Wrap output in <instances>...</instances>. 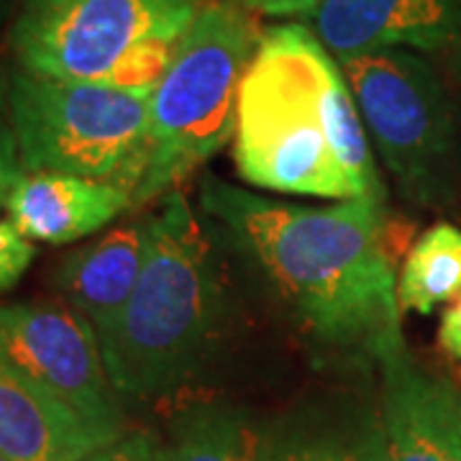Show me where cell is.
Instances as JSON below:
<instances>
[{"label": "cell", "mask_w": 461, "mask_h": 461, "mask_svg": "<svg viewBox=\"0 0 461 461\" xmlns=\"http://www.w3.org/2000/svg\"><path fill=\"white\" fill-rule=\"evenodd\" d=\"M200 205L318 339L372 351L402 330L384 195L300 205L208 177Z\"/></svg>", "instance_id": "6da1fadb"}, {"label": "cell", "mask_w": 461, "mask_h": 461, "mask_svg": "<svg viewBox=\"0 0 461 461\" xmlns=\"http://www.w3.org/2000/svg\"><path fill=\"white\" fill-rule=\"evenodd\" d=\"M233 165L244 182L280 195H384L341 65L313 29L262 33L241 85Z\"/></svg>", "instance_id": "7a4b0ae2"}, {"label": "cell", "mask_w": 461, "mask_h": 461, "mask_svg": "<svg viewBox=\"0 0 461 461\" xmlns=\"http://www.w3.org/2000/svg\"><path fill=\"white\" fill-rule=\"evenodd\" d=\"M223 321V282L211 233L180 190L151 213L141 277L100 354L118 395L165 397L182 387L213 351Z\"/></svg>", "instance_id": "3957f363"}, {"label": "cell", "mask_w": 461, "mask_h": 461, "mask_svg": "<svg viewBox=\"0 0 461 461\" xmlns=\"http://www.w3.org/2000/svg\"><path fill=\"white\" fill-rule=\"evenodd\" d=\"M259 39L241 5L213 0L200 8L149 95L151 151L133 205L172 193L233 139L241 85Z\"/></svg>", "instance_id": "277c9868"}, {"label": "cell", "mask_w": 461, "mask_h": 461, "mask_svg": "<svg viewBox=\"0 0 461 461\" xmlns=\"http://www.w3.org/2000/svg\"><path fill=\"white\" fill-rule=\"evenodd\" d=\"M11 115L26 172H67L136 193L149 167V95L103 83L11 72Z\"/></svg>", "instance_id": "5b68a950"}, {"label": "cell", "mask_w": 461, "mask_h": 461, "mask_svg": "<svg viewBox=\"0 0 461 461\" xmlns=\"http://www.w3.org/2000/svg\"><path fill=\"white\" fill-rule=\"evenodd\" d=\"M364 129L400 193L438 208L454 195L459 136L454 103L436 69L411 50L339 59Z\"/></svg>", "instance_id": "8992f818"}, {"label": "cell", "mask_w": 461, "mask_h": 461, "mask_svg": "<svg viewBox=\"0 0 461 461\" xmlns=\"http://www.w3.org/2000/svg\"><path fill=\"white\" fill-rule=\"evenodd\" d=\"M205 0H23L11 26L21 69L105 83L115 65L154 36H182Z\"/></svg>", "instance_id": "52a82bcc"}, {"label": "cell", "mask_w": 461, "mask_h": 461, "mask_svg": "<svg viewBox=\"0 0 461 461\" xmlns=\"http://www.w3.org/2000/svg\"><path fill=\"white\" fill-rule=\"evenodd\" d=\"M0 354L77 412L103 441L126 433L98 333L75 308L44 300L0 303Z\"/></svg>", "instance_id": "ba28073f"}, {"label": "cell", "mask_w": 461, "mask_h": 461, "mask_svg": "<svg viewBox=\"0 0 461 461\" xmlns=\"http://www.w3.org/2000/svg\"><path fill=\"white\" fill-rule=\"evenodd\" d=\"M382 375V430L390 461H461V393L429 375L402 330L372 348Z\"/></svg>", "instance_id": "9c48e42d"}, {"label": "cell", "mask_w": 461, "mask_h": 461, "mask_svg": "<svg viewBox=\"0 0 461 461\" xmlns=\"http://www.w3.org/2000/svg\"><path fill=\"white\" fill-rule=\"evenodd\" d=\"M308 18L336 59L379 50L438 51L461 41V0H318Z\"/></svg>", "instance_id": "30bf717a"}, {"label": "cell", "mask_w": 461, "mask_h": 461, "mask_svg": "<svg viewBox=\"0 0 461 461\" xmlns=\"http://www.w3.org/2000/svg\"><path fill=\"white\" fill-rule=\"evenodd\" d=\"M133 205V193L113 182L67 172H26L5 203L8 221L29 241L72 244L103 230Z\"/></svg>", "instance_id": "8fae6325"}, {"label": "cell", "mask_w": 461, "mask_h": 461, "mask_svg": "<svg viewBox=\"0 0 461 461\" xmlns=\"http://www.w3.org/2000/svg\"><path fill=\"white\" fill-rule=\"evenodd\" d=\"M62 400L0 354V454L8 461H83L105 446Z\"/></svg>", "instance_id": "7c38bea8"}, {"label": "cell", "mask_w": 461, "mask_h": 461, "mask_svg": "<svg viewBox=\"0 0 461 461\" xmlns=\"http://www.w3.org/2000/svg\"><path fill=\"white\" fill-rule=\"evenodd\" d=\"M149 239L151 215L115 226L98 241L67 254L57 267V287L98 336L129 303L147 262Z\"/></svg>", "instance_id": "4fadbf2b"}, {"label": "cell", "mask_w": 461, "mask_h": 461, "mask_svg": "<svg viewBox=\"0 0 461 461\" xmlns=\"http://www.w3.org/2000/svg\"><path fill=\"white\" fill-rule=\"evenodd\" d=\"M267 438L247 411L203 400L185 405L172 420L165 461H262Z\"/></svg>", "instance_id": "5bb4252c"}, {"label": "cell", "mask_w": 461, "mask_h": 461, "mask_svg": "<svg viewBox=\"0 0 461 461\" xmlns=\"http://www.w3.org/2000/svg\"><path fill=\"white\" fill-rule=\"evenodd\" d=\"M461 297V229L438 223L429 229L408 251L400 277V311L430 315L438 305Z\"/></svg>", "instance_id": "9a60e30c"}, {"label": "cell", "mask_w": 461, "mask_h": 461, "mask_svg": "<svg viewBox=\"0 0 461 461\" xmlns=\"http://www.w3.org/2000/svg\"><path fill=\"white\" fill-rule=\"evenodd\" d=\"M262 461H390L387 448L369 446L333 429H293L267 438Z\"/></svg>", "instance_id": "2e32d148"}, {"label": "cell", "mask_w": 461, "mask_h": 461, "mask_svg": "<svg viewBox=\"0 0 461 461\" xmlns=\"http://www.w3.org/2000/svg\"><path fill=\"white\" fill-rule=\"evenodd\" d=\"M182 36H154L147 41H139L111 72V77L103 85H111L118 90H129L139 95H151V90L165 77L167 67L172 62L175 51L180 47Z\"/></svg>", "instance_id": "e0dca14e"}, {"label": "cell", "mask_w": 461, "mask_h": 461, "mask_svg": "<svg viewBox=\"0 0 461 461\" xmlns=\"http://www.w3.org/2000/svg\"><path fill=\"white\" fill-rule=\"evenodd\" d=\"M26 175L18 151L14 115H11V72L0 65V208L11 198L14 187Z\"/></svg>", "instance_id": "ac0fdd59"}, {"label": "cell", "mask_w": 461, "mask_h": 461, "mask_svg": "<svg viewBox=\"0 0 461 461\" xmlns=\"http://www.w3.org/2000/svg\"><path fill=\"white\" fill-rule=\"evenodd\" d=\"M33 244L11 223L0 221V293L11 290L33 259Z\"/></svg>", "instance_id": "d6986e66"}, {"label": "cell", "mask_w": 461, "mask_h": 461, "mask_svg": "<svg viewBox=\"0 0 461 461\" xmlns=\"http://www.w3.org/2000/svg\"><path fill=\"white\" fill-rule=\"evenodd\" d=\"M83 461H165V444L144 430L123 433L121 438L95 448Z\"/></svg>", "instance_id": "ffe728a7"}, {"label": "cell", "mask_w": 461, "mask_h": 461, "mask_svg": "<svg viewBox=\"0 0 461 461\" xmlns=\"http://www.w3.org/2000/svg\"><path fill=\"white\" fill-rule=\"evenodd\" d=\"M230 3L264 16H311L318 5V0H230Z\"/></svg>", "instance_id": "44dd1931"}, {"label": "cell", "mask_w": 461, "mask_h": 461, "mask_svg": "<svg viewBox=\"0 0 461 461\" xmlns=\"http://www.w3.org/2000/svg\"><path fill=\"white\" fill-rule=\"evenodd\" d=\"M438 344H441V348H444L448 357H454V359L461 362V297L454 300V305L441 318Z\"/></svg>", "instance_id": "7402d4cb"}, {"label": "cell", "mask_w": 461, "mask_h": 461, "mask_svg": "<svg viewBox=\"0 0 461 461\" xmlns=\"http://www.w3.org/2000/svg\"><path fill=\"white\" fill-rule=\"evenodd\" d=\"M5 5H8V0H0V21L5 16Z\"/></svg>", "instance_id": "603a6c76"}, {"label": "cell", "mask_w": 461, "mask_h": 461, "mask_svg": "<svg viewBox=\"0 0 461 461\" xmlns=\"http://www.w3.org/2000/svg\"><path fill=\"white\" fill-rule=\"evenodd\" d=\"M0 461H8V459H5V456H3V454H0Z\"/></svg>", "instance_id": "cb8c5ba5"}]
</instances>
